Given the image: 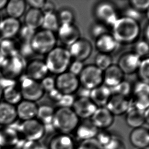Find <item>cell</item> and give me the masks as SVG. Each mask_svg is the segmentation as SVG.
Listing matches in <instances>:
<instances>
[{
  "instance_id": "cell-1",
  "label": "cell",
  "mask_w": 149,
  "mask_h": 149,
  "mask_svg": "<svg viewBox=\"0 0 149 149\" xmlns=\"http://www.w3.org/2000/svg\"><path fill=\"white\" fill-rule=\"evenodd\" d=\"M111 28V34L119 44L134 42L139 38L141 32L138 21L124 16L118 18Z\"/></svg>"
},
{
  "instance_id": "cell-2",
  "label": "cell",
  "mask_w": 149,
  "mask_h": 149,
  "mask_svg": "<svg viewBox=\"0 0 149 149\" xmlns=\"http://www.w3.org/2000/svg\"><path fill=\"white\" fill-rule=\"evenodd\" d=\"M45 62L49 72L58 75L66 72L72 58L68 49L56 47L47 54Z\"/></svg>"
},
{
  "instance_id": "cell-3",
  "label": "cell",
  "mask_w": 149,
  "mask_h": 149,
  "mask_svg": "<svg viewBox=\"0 0 149 149\" xmlns=\"http://www.w3.org/2000/svg\"><path fill=\"white\" fill-rule=\"evenodd\" d=\"M79 123V119L72 109L59 108L55 111L52 126L60 133L69 134L74 131Z\"/></svg>"
},
{
  "instance_id": "cell-4",
  "label": "cell",
  "mask_w": 149,
  "mask_h": 149,
  "mask_svg": "<svg viewBox=\"0 0 149 149\" xmlns=\"http://www.w3.org/2000/svg\"><path fill=\"white\" fill-rule=\"evenodd\" d=\"M57 39L54 33L41 30L36 32L30 45L34 53L47 55L56 47Z\"/></svg>"
},
{
  "instance_id": "cell-5",
  "label": "cell",
  "mask_w": 149,
  "mask_h": 149,
  "mask_svg": "<svg viewBox=\"0 0 149 149\" xmlns=\"http://www.w3.org/2000/svg\"><path fill=\"white\" fill-rule=\"evenodd\" d=\"M20 77L19 90L22 99L36 102L42 98L45 92L40 81L30 79L25 75Z\"/></svg>"
},
{
  "instance_id": "cell-6",
  "label": "cell",
  "mask_w": 149,
  "mask_h": 149,
  "mask_svg": "<svg viewBox=\"0 0 149 149\" xmlns=\"http://www.w3.org/2000/svg\"><path fill=\"white\" fill-rule=\"evenodd\" d=\"M26 65V58L17 54L6 58L1 68V71L4 77L15 80L16 78L23 75L25 72Z\"/></svg>"
},
{
  "instance_id": "cell-7",
  "label": "cell",
  "mask_w": 149,
  "mask_h": 149,
  "mask_svg": "<svg viewBox=\"0 0 149 149\" xmlns=\"http://www.w3.org/2000/svg\"><path fill=\"white\" fill-rule=\"evenodd\" d=\"M94 15L97 22L109 27L112 26L118 17V12L114 4L108 1L98 3L94 8Z\"/></svg>"
},
{
  "instance_id": "cell-8",
  "label": "cell",
  "mask_w": 149,
  "mask_h": 149,
  "mask_svg": "<svg viewBox=\"0 0 149 149\" xmlns=\"http://www.w3.org/2000/svg\"><path fill=\"white\" fill-rule=\"evenodd\" d=\"M18 126V132L24 141H39L46 131L45 126L36 118L22 121Z\"/></svg>"
},
{
  "instance_id": "cell-9",
  "label": "cell",
  "mask_w": 149,
  "mask_h": 149,
  "mask_svg": "<svg viewBox=\"0 0 149 149\" xmlns=\"http://www.w3.org/2000/svg\"><path fill=\"white\" fill-rule=\"evenodd\" d=\"M78 77L81 86L90 90L103 84V71L95 65L84 67Z\"/></svg>"
},
{
  "instance_id": "cell-10",
  "label": "cell",
  "mask_w": 149,
  "mask_h": 149,
  "mask_svg": "<svg viewBox=\"0 0 149 149\" xmlns=\"http://www.w3.org/2000/svg\"><path fill=\"white\" fill-rule=\"evenodd\" d=\"M55 82L56 88L63 94L73 95L81 86L78 77L68 71L58 75Z\"/></svg>"
},
{
  "instance_id": "cell-11",
  "label": "cell",
  "mask_w": 149,
  "mask_h": 149,
  "mask_svg": "<svg viewBox=\"0 0 149 149\" xmlns=\"http://www.w3.org/2000/svg\"><path fill=\"white\" fill-rule=\"evenodd\" d=\"M68 50L72 58L84 62L92 54L93 47L89 40L81 38L69 47Z\"/></svg>"
},
{
  "instance_id": "cell-12",
  "label": "cell",
  "mask_w": 149,
  "mask_h": 149,
  "mask_svg": "<svg viewBox=\"0 0 149 149\" xmlns=\"http://www.w3.org/2000/svg\"><path fill=\"white\" fill-rule=\"evenodd\" d=\"M98 107L90 98H77L71 109L79 119H90Z\"/></svg>"
},
{
  "instance_id": "cell-13",
  "label": "cell",
  "mask_w": 149,
  "mask_h": 149,
  "mask_svg": "<svg viewBox=\"0 0 149 149\" xmlns=\"http://www.w3.org/2000/svg\"><path fill=\"white\" fill-rule=\"evenodd\" d=\"M141 61L135 52H125L120 57L117 65L124 74H132L137 71Z\"/></svg>"
},
{
  "instance_id": "cell-14",
  "label": "cell",
  "mask_w": 149,
  "mask_h": 149,
  "mask_svg": "<svg viewBox=\"0 0 149 149\" xmlns=\"http://www.w3.org/2000/svg\"><path fill=\"white\" fill-rule=\"evenodd\" d=\"M57 32L61 42L69 47L81 38L80 31L74 24H60Z\"/></svg>"
},
{
  "instance_id": "cell-15",
  "label": "cell",
  "mask_w": 149,
  "mask_h": 149,
  "mask_svg": "<svg viewBox=\"0 0 149 149\" xmlns=\"http://www.w3.org/2000/svg\"><path fill=\"white\" fill-rule=\"evenodd\" d=\"M132 106V101L128 98L112 95L105 107L113 116H120L126 113Z\"/></svg>"
},
{
  "instance_id": "cell-16",
  "label": "cell",
  "mask_w": 149,
  "mask_h": 149,
  "mask_svg": "<svg viewBox=\"0 0 149 149\" xmlns=\"http://www.w3.org/2000/svg\"><path fill=\"white\" fill-rule=\"evenodd\" d=\"M49 70L45 61L34 59L27 63L25 73L26 77L35 81H40L47 76Z\"/></svg>"
},
{
  "instance_id": "cell-17",
  "label": "cell",
  "mask_w": 149,
  "mask_h": 149,
  "mask_svg": "<svg viewBox=\"0 0 149 149\" xmlns=\"http://www.w3.org/2000/svg\"><path fill=\"white\" fill-rule=\"evenodd\" d=\"M90 119L99 130H106L113 123L114 116L106 107H100L97 108Z\"/></svg>"
},
{
  "instance_id": "cell-18",
  "label": "cell",
  "mask_w": 149,
  "mask_h": 149,
  "mask_svg": "<svg viewBox=\"0 0 149 149\" xmlns=\"http://www.w3.org/2000/svg\"><path fill=\"white\" fill-rule=\"evenodd\" d=\"M21 137L17 128L12 126L0 128V147L11 148L17 146Z\"/></svg>"
},
{
  "instance_id": "cell-19",
  "label": "cell",
  "mask_w": 149,
  "mask_h": 149,
  "mask_svg": "<svg viewBox=\"0 0 149 149\" xmlns=\"http://www.w3.org/2000/svg\"><path fill=\"white\" fill-rule=\"evenodd\" d=\"M22 26L19 19L7 17L0 20V37L3 39H13L17 35Z\"/></svg>"
},
{
  "instance_id": "cell-20",
  "label": "cell",
  "mask_w": 149,
  "mask_h": 149,
  "mask_svg": "<svg viewBox=\"0 0 149 149\" xmlns=\"http://www.w3.org/2000/svg\"><path fill=\"white\" fill-rule=\"evenodd\" d=\"M124 73L117 64H113L103 72V84L113 88L124 81Z\"/></svg>"
},
{
  "instance_id": "cell-21",
  "label": "cell",
  "mask_w": 149,
  "mask_h": 149,
  "mask_svg": "<svg viewBox=\"0 0 149 149\" xmlns=\"http://www.w3.org/2000/svg\"><path fill=\"white\" fill-rule=\"evenodd\" d=\"M15 107L17 118L22 121H27L36 118L38 106L36 102L22 99Z\"/></svg>"
},
{
  "instance_id": "cell-22",
  "label": "cell",
  "mask_w": 149,
  "mask_h": 149,
  "mask_svg": "<svg viewBox=\"0 0 149 149\" xmlns=\"http://www.w3.org/2000/svg\"><path fill=\"white\" fill-rule=\"evenodd\" d=\"M17 119L15 106L0 101V126H9L15 123Z\"/></svg>"
},
{
  "instance_id": "cell-23",
  "label": "cell",
  "mask_w": 149,
  "mask_h": 149,
  "mask_svg": "<svg viewBox=\"0 0 149 149\" xmlns=\"http://www.w3.org/2000/svg\"><path fill=\"white\" fill-rule=\"evenodd\" d=\"M131 145L138 149H146L149 145V130L141 127L132 130L129 135Z\"/></svg>"
},
{
  "instance_id": "cell-24",
  "label": "cell",
  "mask_w": 149,
  "mask_h": 149,
  "mask_svg": "<svg viewBox=\"0 0 149 149\" xmlns=\"http://www.w3.org/2000/svg\"><path fill=\"white\" fill-rule=\"evenodd\" d=\"M112 95L111 88L102 84L91 90L90 99L98 107H105Z\"/></svg>"
},
{
  "instance_id": "cell-25",
  "label": "cell",
  "mask_w": 149,
  "mask_h": 149,
  "mask_svg": "<svg viewBox=\"0 0 149 149\" xmlns=\"http://www.w3.org/2000/svg\"><path fill=\"white\" fill-rule=\"evenodd\" d=\"M99 129L93 124L90 119L79 123L75 130L76 136L81 141L95 139Z\"/></svg>"
},
{
  "instance_id": "cell-26",
  "label": "cell",
  "mask_w": 149,
  "mask_h": 149,
  "mask_svg": "<svg viewBox=\"0 0 149 149\" xmlns=\"http://www.w3.org/2000/svg\"><path fill=\"white\" fill-rule=\"evenodd\" d=\"M119 45L110 33L99 37L95 42V47L99 53L108 54L115 52Z\"/></svg>"
},
{
  "instance_id": "cell-27",
  "label": "cell",
  "mask_w": 149,
  "mask_h": 149,
  "mask_svg": "<svg viewBox=\"0 0 149 149\" xmlns=\"http://www.w3.org/2000/svg\"><path fill=\"white\" fill-rule=\"evenodd\" d=\"M49 149H75L74 141L69 134L59 133L50 139Z\"/></svg>"
},
{
  "instance_id": "cell-28",
  "label": "cell",
  "mask_w": 149,
  "mask_h": 149,
  "mask_svg": "<svg viewBox=\"0 0 149 149\" xmlns=\"http://www.w3.org/2000/svg\"><path fill=\"white\" fill-rule=\"evenodd\" d=\"M43 17L44 14L41 10L30 8L24 15V25L36 30L42 26Z\"/></svg>"
},
{
  "instance_id": "cell-29",
  "label": "cell",
  "mask_w": 149,
  "mask_h": 149,
  "mask_svg": "<svg viewBox=\"0 0 149 149\" xmlns=\"http://www.w3.org/2000/svg\"><path fill=\"white\" fill-rule=\"evenodd\" d=\"M144 111L138 110L132 106L126 115L125 121L128 126L133 129L143 127L146 124Z\"/></svg>"
},
{
  "instance_id": "cell-30",
  "label": "cell",
  "mask_w": 149,
  "mask_h": 149,
  "mask_svg": "<svg viewBox=\"0 0 149 149\" xmlns=\"http://www.w3.org/2000/svg\"><path fill=\"white\" fill-rule=\"evenodd\" d=\"M26 5L24 0H11L7 1L5 8L8 17L18 19L26 12Z\"/></svg>"
},
{
  "instance_id": "cell-31",
  "label": "cell",
  "mask_w": 149,
  "mask_h": 149,
  "mask_svg": "<svg viewBox=\"0 0 149 149\" xmlns=\"http://www.w3.org/2000/svg\"><path fill=\"white\" fill-rule=\"evenodd\" d=\"M55 111L54 109L48 105H42L38 107L36 118L40 122L45 126H52Z\"/></svg>"
},
{
  "instance_id": "cell-32",
  "label": "cell",
  "mask_w": 149,
  "mask_h": 149,
  "mask_svg": "<svg viewBox=\"0 0 149 149\" xmlns=\"http://www.w3.org/2000/svg\"><path fill=\"white\" fill-rule=\"evenodd\" d=\"M19 45L13 39H3L0 41V51L6 58L18 53Z\"/></svg>"
},
{
  "instance_id": "cell-33",
  "label": "cell",
  "mask_w": 149,
  "mask_h": 149,
  "mask_svg": "<svg viewBox=\"0 0 149 149\" xmlns=\"http://www.w3.org/2000/svg\"><path fill=\"white\" fill-rule=\"evenodd\" d=\"M3 98L7 103L15 106L22 100V96L16 86L8 87L3 90Z\"/></svg>"
},
{
  "instance_id": "cell-34",
  "label": "cell",
  "mask_w": 149,
  "mask_h": 149,
  "mask_svg": "<svg viewBox=\"0 0 149 149\" xmlns=\"http://www.w3.org/2000/svg\"><path fill=\"white\" fill-rule=\"evenodd\" d=\"M60 26V24L58 21V16L54 14V13L44 15L41 26L43 30L54 33L56 31L57 32Z\"/></svg>"
},
{
  "instance_id": "cell-35",
  "label": "cell",
  "mask_w": 149,
  "mask_h": 149,
  "mask_svg": "<svg viewBox=\"0 0 149 149\" xmlns=\"http://www.w3.org/2000/svg\"><path fill=\"white\" fill-rule=\"evenodd\" d=\"M130 84L127 81H122L116 87L111 88L113 95H117L128 98L132 91Z\"/></svg>"
},
{
  "instance_id": "cell-36",
  "label": "cell",
  "mask_w": 149,
  "mask_h": 149,
  "mask_svg": "<svg viewBox=\"0 0 149 149\" xmlns=\"http://www.w3.org/2000/svg\"><path fill=\"white\" fill-rule=\"evenodd\" d=\"M112 64L113 60L110 54L99 53L95 57V66L103 72Z\"/></svg>"
},
{
  "instance_id": "cell-37",
  "label": "cell",
  "mask_w": 149,
  "mask_h": 149,
  "mask_svg": "<svg viewBox=\"0 0 149 149\" xmlns=\"http://www.w3.org/2000/svg\"><path fill=\"white\" fill-rule=\"evenodd\" d=\"M137 71L141 81L149 84V60L148 58L141 60Z\"/></svg>"
},
{
  "instance_id": "cell-38",
  "label": "cell",
  "mask_w": 149,
  "mask_h": 149,
  "mask_svg": "<svg viewBox=\"0 0 149 149\" xmlns=\"http://www.w3.org/2000/svg\"><path fill=\"white\" fill-rule=\"evenodd\" d=\"M57 16L60 24H73L74 22V14L72 10L68 8L61 10Z\"/></svg>"
},
{
  "instance_id": "cell-39",
  "label": "cell",
  "mask_w": 149,
  "mask_h": 149,
  "mask_svg": "<svg viewBox=\"0 0 149 149\" xmlns=\"http://www.w3.org/2000/svg\"><path fill=\"white\" fill-rule=\"evenodd\" d=\"M90 32L92 37L95 39V40L99 37L109 33L108 27L99 22H96L91 26Z\"/></svg>"
},
{
  "instance_id": "cell-40",
  "label": "cell",
  "mask_w": 149,
  "mask_h": 149,
  "mask_svg": "<svg viewBox=\"0 0 149 149\" xmlns=\"http://www.w3.org/2000/svg\"><path fill=\"white\" fill-rule=\"evenodd\" d=\"M36 32V30L24 25L21 26L18 35L22 42H30Z\"/></svg>"
},
{
  "instance_id": "cell-41",
  "label": "cell",
  "mask_w": 149,
  "mask_h": 149,
  "mask_svg": "<svg viewBox=\"0 0 149 149\" xmlns=\"http://www.w3.org/2000/svg\"><path fill=\"white\" fill-rule=\"evenodd\" d=\"M132 107L139 111H146L149 109V96H142L136 97L135 99L132 101Z\"/></svg>"
},
{
  "instance_id": "cell-42",
  "label": "cell",
  "mask_w": 149,
  "mask_h": 149,
  "mask_svg": "<svg viewBox=\"0 0 149 149\" xmlns=\"http://www.w3.org/2000/svg\"><path fill=\"white\" fill-rule=\"evenodd\" d=\"M133 92L135 97L142 96H149V84L142 81H139L134 85Z\"/></svg>"
},
{
  "instance_id": "cell-43",
  "label": "cell",
  "mask_w": 149,
  "mask_h": 149,
  "mask_svg": "<svg viewBox=\"0 0 149 149\" xmlns=\"http://www.w3.org/2000/svg\"><path fill=\"white\" fill-rule=\"evenodd\" d=\"M149 51L148 42L146 41L142 40L136 44L133 52H135L141 58H147L149 54Z\"/></svg>"
},
{
  "instance_id": "cell-44",
  "label": "cell",
  "mask_w": 149,
  "mask_h": 149,
  "mask_svg": "<svg viewBox=\"0 0 149 149\" xmlns=\"http://www.w3.org/2000/svg\"><path fill=\"white\" fill-rule=\"evenodd\" d=\"M103 149H126V147L121 138L113 135L111 141L103 147Z\"/></svg>"
},
{
  "instance_id": "cell-45",
  "label": "cell",
  "mask_w": 149,
  "mask_h": 149,
  "mask_svg": "<svg viewBox=\"0 0 149 149\" xmlns=\"http://www.w3.org/2000/svg\"><path fill=\"white\" fill-rule=\"evenodd\" d=\"M75 98L73 95L63 94L60 99L56 102L59 108H70L71 109L74 102Z\"/></svg>"
},
{
  "instance_id": "cell-46",
  "label": "cell",
  "mask_w": 149,
  "mask_h": 149,
  "mask_svg": "<svg viewBox=\"0 0 149 149\" xmlns=\"http://www.w3.org/2000/svg\"><path fill=\"white\" fill-rule=\"evenodd\" d=\"M129 3L131 7L141 13L148 10L149 1L148 0H131Z\"/></svg>"
},
{
  "instance_id": "cell-47",
  "label": "cell",
  "mask_w": 149,
  "mask_h": 149,
  "mask_svg": "<svg viewBox=\"0 0 149 149\" xmlns=\"http://www.w3.org/2000/svg\"><path fill=\"white\" fill-rule=\"evenodd\" d=\"M113 136L109 131L105 130H99L95 139L101 145L104 147L107 143H109Z\"/></svg>"
},
{
  "instance_id": "cell-48",
  "label": "cell",
  "mask_w": 149,
  "mask_h": 149,
  "mask_svg": "<svg viewBox=\"0 0 149 149\" xmlns=\"http://www.w3.org/2000/svg\"><path fill=\"white\" fill-rule=\"evenodd\" d=\"M76 149H103V147L95 139L81 142Z\"/></svg>"
},
{
  "instance_id": "cell-49",
  "label": "cell",
  "mask_w": 149,
  "mask_h": 149,
  "mask_svg": "<svg viewBox=\"0 0 149 149\" xmlns=\"http://www.w3.org/2000/svg\"><path fill=\"white\" fill-rule=\"evenodd\" d=\"M84 65L83 62L75 60L71 62L68 68V72L78 77L84 68Z\"/></svg>"
},
{
  "instance_id": "cell-50",
  "label": "cell",
  "mask_w": 149,
  "mask_h": 149,
  "mask_svg": "<svg viewBox=\"0 0 149 149\" xmlns=\"http://www.w3.org/2000/svg\"><path fill=\"white\" fill-rule=\"evenodd\" d=\"M40 83L45 92H49V91L56 88L55 79H54L52 77L47 76L43 79Z\"/></svg>"
},
{
  "instance_id": "cell-51",
  "label": "cell",
  "mask_w": 149,
  "mask_h": 149,
  "mask_svg": "<svg viewBox=\"0 0 149 149\" xmlns=\"http://www.w3.org/2000/svg\"><path fill=\"white\" fill-rule=\"evenodd\" d=\"M18 53L26 58V57L30 56L34 52L31 46L30 42H22V45H19Z\"/></svg>"
},
{
  "instance_id": "cell-52",
  "label": "cell",
  "mask_w": 149,
  "mask_h": 149,
  "mask_svg": "<svg viewBox=\"0 0 149 149\" xmlns=\"http://www.w3.org/2000/svg\"><path fill=\"white\" fill-rule=\"evenodd\" d=\"M21 149H45L39 141H25L22 143Z\"/></svg>"
},
{
  "instance_id": "cell-53",
  "label": "cell",
  "mask_w": 149,
  "mask_h": 149,
  "mask_svg": "<svg viewBox=\"0 0 149 149\" xmlns=\"http://www.w3.org/2000/svg\"><path fill=\"white\" fill-rule=\"evenodd\" d=\"M55 9H56V6L53 2L49 1H45V4L41 11L42 12L43 14L46 15V14L54 13Z\"/></svg>"
},
{
  "instance_id": "cell-54",
  "label": "cell",
  "mask_w": 149,
  "mask_h": 149,
  "mask_svg": "<svg viewBox=\"0 0 149 149\" xmlns=\"http://www.w3.org/2000/svg\"><path fill=\"white\" fill-rule=\"evenodd\" d=\"M124 16L138 21L139 18L141 17V13L130 7V8H128L125 10Z\"/></svg>"
},
{
  "instance_id": "cell-55",
  "label": "cell",
  "mask_w": 149,
  "mask_h": 149,
  "mask_svg": "<svg viewBox=\"0 0 149 149\" xmlns=\"http://www.w3.org/2000/svg\"><path fill=\"white\" fill-rule=\"evenodd\" d=\"M26 4L30 6V8L41 10L45 4V0H27Z\"/></svg>"
},
{
  "instance_id": "cell-56",
  "label": "cell",
  "mask_w": 149,
  "mask_h": 149,
  "mask_svg": "<svg viewBox=\"0 0 149 149\" xmlns=\"http://www.w3.org/2000/svg\"><path fill=\"white\" fill-rule=\"evenodd\" d=\"M91 90L87 89L86 88L80 86L79 89L77 90V94L78 95V98H90L91 94Z\"/></svg>"
},
{
  "instance_id": "cell-57",
  "label": "cell",
  "mask_w": 149,
  "mask_h": 149,
  "mask_svg": "<svg viewBox=\"0 0 149 149\" xmlns=\"http://www.w3.org/2000/svg\"><path fill=\"white\" fill-rule=\"evenodd\" d=\"M48 93H49V97L50 98V99L56 103L61 98L63 95L62 93H61L56 88H54L52 91H49Z\"/></svg>"
},
{
  "instance_id": "cell-58",
  "label": "cell",
  "mask_w": 149,
  "mask_h": 149,
  "mask_svg": "<svg viewBox=\"0 0 149 149\" xmlns=\"http://www.w3.org/2000/svg\"><path fill=\"white\" fill-rule=\"evenodd\" d=\"M149 24H147L146 25V26L145 28L144 29V32H143V35H144V37L145 40V41H147L148 42V41H149Z\"/></svg>"
},
{
  "instance_id": "cell-59",
  "label": "cell",
  "mask_w": 149,
  "mask_h": 149,
  "mask_svg": "<svg viewBox=\"0 0 149 149\" xmlns=\"http://www.w3.org/2000/svg\"><path fill=\"white\" fill-rule=\"evenodd\" d=\"M6 59V57L4 56V54H3L2 52L0 51V68H1L3 65L4 64Z\"/></svg>"
},
{
  "instance_id": "cell-60",
  "label": "cell",
  "mask_w": 149,
  "mask_h": 149,
  "mask_svg": "<svg viewBox=\"0 0 149 149\" xmlns=\"http://www.w3.org/2000/svg\"><path fill=\"white\" fill-rule=\"evenodd\" d=\"M7 2V0H0V10L5 7Z\"/></svg>"
},
{
  "instance_id": "cell-61",
  "label": "cell",
  "mask_w": 149,
  "mask_h": 149,
  "mask_svg": "<svg viewBox=\"0 0 149 149\" xmlns=\"http://www.w3.org/2000/svg\"><path fill=\"white\" fill-rule=\"evenodd\" d=\"M3 89L0 86V101L2 98H3Z\"/></svg>"
},
{
  "instance_id": "cell-62",
  "label": "cell",
  "mask_w": 149,
  "mask_h": 149,
  "mask_svg": "<svg viewBox=\"0 0 149 149\" xmlns=\"http://www.w3.org/2000/svg\"></svg>"
}]
</instances>
